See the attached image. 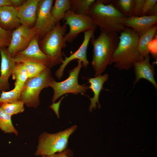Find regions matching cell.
<instances>
[{
    "mask_svg": "<svg viewBox=\"0 0 157 157\" xmlns=\"http://www.w3.org/2000/svg\"><path fill=\"white\" fill-rule=\"evenodd\" d=\"M109 1L96 0L89 11L88 16L100 31L119 33L126 28L127 17Z\"/></svg>",
    "mask_w": 157,
    "mask_h": 157,
    "instance_id": "1",
    "label": "cell"
},
{
    "mask_svg": "<svg viewBox=\"0 0 157 157\" xmlns=\"http://www.w3.org/2000/svg\"><path fill=\"white\" fill-rule=\"evenodd\" d=\"M139 37L131 28L126 27L120 33L119 41L113 53L110 65L119 70H127L136 62L144 59L138 47Z\"/></svg>",
    "mask_w": 157,
    "mask_h": 157,
    "instance_id": "2",
    "label": "cell"
},
{
    "mask_svg": "<svg viewBox=\"0 0 157 157\" xmlns=\"http://www.w3.org/2000/svg\"><path fill=\"white\" fill-rule=\"evenodd\" d=\"M119 36L118 33L102 31L97 38L94 37L90 39L93 47L91 65L94 77L101 75L110 65Z\"/></svg>",
    "mask_w": 157,
    "mask_h": 157,
    "instance_id": "3",
    "label": "cell"
},
{
    "mask_svg": "<svg viewBox=\"0 0 157 157\" xmlns=\"http://www.w3.org/2000/svg\"><path fill=\"white\" fill-rule=\"evenodd\" d=\"M66 31L67 25H62L58 22L40 42V48L48 58L51 68L62 63L64 60L62 50L67 46L64 37Z\"/></svg>",
    "mask_w": 157,
    "mask_h": 157,
    "instance_id": "4",
    "label": "cell"
},
{
    "mask_svg": "<svg viewBox=\"0 0 157 157\" xmlns=\"http://www.w3.org/2000/svg\"><path fill=\"white\" fill-rule=\"evenodd\" d=\"M77 128L75 125L54 133H42L38 138L35 155L45 156L63 151L67 148L68 139Z\"/></svg>",
    "mask_w": 157,
    "mask_h": 157,
    "instance_id": "5",
    "label": "cell"
},
{
    "mask_svg": "<svg viewBox=\"0 0 157 157\" xmlns=\"http://www.w3.org/2000/svg\"><path fill=\"white\" fill-rule=\"evenodd\" d=\"M54 79L49 67L37 76L28 78L22 90L20 100L28 107L37 108L40 104V92L43 88L49 87Z\"/></svg>",
    "mask_w": 157,
    "mask_h": 157,
    "instance_id": "6",
    "label": "cell"
},
{
    "mask_svg": "<svg viewBox=\"0 0 157 157\" xmlns=\"http://www.w3.org/2000/svg\"><path fill=\"white\" fill-rule=\"evenodd\" d=\"M77 60V66L69 71L68 78L60 82L56 81L54 79L51 83L49 87L52 88L54 91L52 100L53 103H54L60 97L66 94L71 93L77 95L80 93L84 94L89 89L87 85H80L78 83V75L82 65L80 60Z\"/></svg>",
    "mask_w": 157,
    "mask_h": 157,
    "instance_id": "7",
    "label": "cell"
},
{
    "mask_svg": "<svg viewBox=\"0 0 157 157\" xmlns=\"http://www.w3.org/2000/svg\"><path fill=\"white\" fill-rule=\"evenodd\" d=\"M64 24L69 27L68 33L64 36L66 42H71L81 32L84 33L91 29L96 30L97 26L88 16L78 15L70 10L66 12L63 19Z\"/></svg>",
    "mask_w": 157,
    "mask_h": 157,
    "instance_id": "8",
    "label": "cell"
},
{
    "mask_svg": "<svg viewBox=\"0 0 157 157\" xmlns=\"http://www.w3.org/2000/svg\"><path fill=\"white\" fill-rule=\"evenodd\" d=\"M53 0H40L35 24L34 26L39 38L42 39L57 23L51 14Z\"/></svg>",
    "mask_w": 157,
    "mask_h": 157,
    "instance_id": "9",
    "label": "cell"
},
{
    "mask_svg": "<svg viewBox=\"0 0 157 157\" xmlns=\"http://www.w3.org/2000/svg\"><path fill=\"white\" fill-rule=\"evenodd\" d=\"M37 35L34 27L21 25L15 28L12 33L11 41L7 49L11 56L13 58L17 53L26 49Z\"/></svg>",
    "mask_w": 157,
    "mask_h": 157,
    "instance_id": "10",
    "label": "cell"
},
{
    "mask_svg": "<svg viewBox=\"0 0 157 157\" xmlns=\"http://www.w3.org/2000/svg\"><path fill=\"white\" fill-rule=\"evenodd\" d=\"M39 38L37 35L32 39L26 49L15 55L13 58L16 63L33 61L41 63L49 67L48 58L40 48Z\"/></svg>",
    "mask_w": 157,
    "mask_h": 157,
    "instance_id": "11",
    "label": "cell"
},
{
    "mask_svg": "<svg viewBox=\"0 0 157 157\" xmlns=\"http://www.w3.org/2000/svg\"><path fill=\"white\" fill-rule=\"evenodd\" d=\"M96 30L91 29L84 32L83 42L78 49L69 57L65 56L62 64L55 73L56 77L60 80L63 76V73L67 64L73 60H78L82 62V67L86 68L89 64L87 56V51L88 45L91 38L94 37V33Z\"/></svg>",
    "mask_w": 157,
    "mask_h": 157,
    "instance_id": "12",
    "label": "cell"
},
{
    "mask_svg": "<svg viewBox=\"0 0 157 157\" xmlns=\"http://www.w3.org/2000/svg\"><path fill=\"white\" fill-rule=\"evenodd\" d=\"M1 57L0 71V95L2 91H6L10 88L8 79L12 75L13 69L16 64L13 58L7 49L0 47Z\"/></svg>",
    "mask_w": 157,
    "mask_h": 157,
    "instance_id": "13",
    "label": "cell"
},
{
    "mask_svg": "<svg viewBox=\"0 0 157 157\" xmlns=\"http://www.w3.org/2000/svg\"><path fill=\"white\" fill-rule=\"evenodd\" d=\"M149 55L144 59L135 62L134 64V71L135 79L134 86L141 79H145L151 83L155 89H157V84L154 79L155 74L154 64H151Z\"/></svg>",
    "mask_w": 157,
    "mask_h": 157,
    "instance_id": "14",
    "label": "cell"
},
{
    "mask_svg": "<svg viewBox=\"0 0 157 157\" xmlns=\"http://www.w3.org/2000/svg\"><path fill=\"white\" fill-rule=\"evenodd\" d=\"M40 0L25 1L22 5L16 8L22 25L31 27L36 22Z\"/></svg>",
    "mask_w": 157,
    "mask_h": 157,
    "instance_id": "15",
    "label": "cell"
},
{
    "mask_svg": "<svg viewBox=\"0 0 157 157\" xmlns=\"http://www.w3.org/2000/svg\"><path fill=\"white\" fill-rule=\"evenodd\" d=\"M157 22V15L131 16L127 17L125 25L132 29L140 37Z\"/></svg>",
    "mask_w": 157,
    "mask_h": 157,
    "instance_id": "16",
    "label": "cell"
},
{
    "mask_svg": "<svg viewBox=\"0 0 157 157\" xmlns=\"http://www.w3.org/2000/svg\"><path fill=\"white\" fill-rule=\"evenodd\" d=\"M108 74L106 73L94 78H89L88 79L89 83L90 84L88 88L92 90L94 94L92 98H89L90 104L89 107V110L90 112H91L93 108L96 109V107H97V103L98 104L99 108H101L99 100V95L101 90L103 89L104 83L108 80Z\"/></svg>",
    "mask_w": 157,
    "mask_h": 157,
    "instance_id": "17",
    "label": "cell"
},
{
    "mask_svg": "<svg viewBox=\"0 0 157 157\" xmlns=\"http://www.w3.org/2000/svg\"><path fill=\"white\" fill-rule=\"evenodd\" d=\"M0 20L1 25L10 28H16L20 25L17 8L12 6L0 8Z\"/></svg>",
    "mask_w": 157,
    "mask_h": 157,
    "instance_id": "18",
    "label": "cell"
},
{
    "mask_svg": "<svg viewBox=\"0 0 157 157\" xmlns=\"http://www.w3.org/2000/svg\"><path fill=\"white\" fill-rule=\"evenodd\" d=\"M157 26L156 24L153 26L140 37L138 42V47L139 51L141 56L144 58L149 55L148 46L156 35Z\"/></svg>",
    "mask_w": 157,
    "mask_h": 157,
    "instance_id": "19",
    "label": "cell"
},
{
    "mask_svg": "<svg viewBox=\"0 0 157 157\" xmlns=\"http://www.w3.org/2000/svg\"><path fill=\"white\" fill-rule=\"evenodd\" d=\"M70 8L69 0L55 1L51 9V14L56 23L64 19L66 12L70 10Z\"/></svg>",
    "mask_w": 157,
    "mask_h": 157,
    "instance_id": "20",
    "label": "cell"
},
{
    "mask_svg": "<svg viewBox=\"0 0 157 157\" xmlns=\"http://www.w3.org/2000/svg\"><path fill=\"white\" fill-rule=\"evenodd\" d=\"M14 88L10 91H2L0 95V107L5 103H13L20 100L24 85L19 84H14Z\"/></svg>",
    "mask_w": 157,
    "mask_h": 157,
    "instance_id": "21",
    "label": "cell"
},
{
    "mask_svg": "<svg viewBox=\"0 0 157 157\" xmlns=\"http://www.w3.org/2000/svg\"><path fill=\"white\" fill-rule=\"evenodd\" d=\"M70 10L79 15L88 16L90 7L95 0H69Z\"/></svg>",
    "mask_w": 157,
    "mask_h": 157,
    "instance_id": "22",
    "label": "cell"
},
{
    "mask_svg": "<svg viewBox=\"0 0 157 157\" xmlns=\"http://www.w3.org/2000/svg\"><path fill=\"white\" fill-rule=\"evenodd\" d=\"M11 117L0 107V129L5 133H14L17 135L18 132L12 124Z\"/></svg>",
    "mask_w": 157,
    "mask_h": 157,
    "instance_id": "23",
    "label": "cell"
},
{
    "mask_svg": "<svg viewBox=\"0 0 157 157\" xmlns=\"http://www.w3.org/2000/svg\"><path fill=\"white\" fill-rule=\"evenodd\" d=\"M12 76V78L15 80V83L24 85L28 78L24 63L16 64L13 69Z\"/></svg>",
    "mask_w": 157,
    "mask_h": 157,
    "instance_id": "24",
    "label": "cell"
},
{
    "mask_svg": "<svg viewBox=\"0 0 157 157\" xmlns=\"http://www.w3.org/2000/svg\"><path fill=\"white\" fill-rule=\"evenodd\" d=\"M28 78L36 76L49 66L44 64L33 61L24 63Z\"/></svg>",
    "mask_w": 157,
    "mask_h": 157,
    "instance_id": "25",
    "label": "cell"
},
{
    "mask_svg": "<svg viewBox=\"0 0 157 157\" xmlns=\"http://www.w3.org/2000/svg\"><path fill=\"white\" fill-rule=\"evenodd\" d=\"M24 105L23 102L20 100L13 103L4 104L0 107L6 113L12 116L23 112Z\"/></svg>",
    "mask_w": 157,
    "mask_h": 157,
    "instance_id": "26",
    "label": "cell"
},
{
    "mask_svg": "<svg viewBox=\"0 0 157 157\" xmlns=\"http://www.w3.org/2000/svg\"><path fill=\"white\" fill-rule=\"evenodd\" d=\"M12 32L0 26V47L8 46L11 39Z\"/></svg>",
    "mask_w": 157,
    "mask_h": 157,
    "instance_id": "27",
    "label": "cell"
},
{
    "mask_svg": "<svg viewBox=\"0 0 157 157\" xmlns=\"http://www.w3.org/2000/svg\"><path fill=\"white\" fill-rule=\"evenodd\" d=\"M133 1V0H119L117 3L123 11L130 17L131 16Z\"/></svg>",
    "mask_w": 157,
    "mask_h": 157,
    "instance_id": "28",
    "label": "cell"
},
{
    "mask_svg": "<svg viewBox=\"0 0 157 157\" xmlns=\"http://www.w3.org/2000/svg\"><path fill=\"white\" fill-rule=\"evenodd\" d=\"M145 1V0H134L131 16L138 17L139 16V15H141Z\"/></svg>",
    "mask_w": 157,
    "mask_h": 157,
    "instance_id": "29",
    "label": "cell"
},
{
    "mask_svg": "<svg viewBox=\"0 0 157 157\" xmlns=\"http://www.w3.org/2000/svg\"><path fill=\"white\" fill-rule=\"evenodd\" d=\"M149 53H150L155 60L157 57V36L156 35L148 46Z\"/></svg>",
    "mask_w": 157,
    "mask_h": 157,
    "instance_id": "30",
    "label": "cell"
},
{
    "mask_svg": "<svg viewBox=\"0 0 157 157\" xmlns=\"http://www.w3.org/2000/svg\"><path fill=\"white\" fill-rule=\"evenodd\" d=\"M157 0H145L142 7L141 15H145L157 3Z\"/></svg>",
    "mask_w": 157,
    "mask_h": 157,
    "instance_id": "31",
    "label": "cell"
},
{
    "mask_svg": "<svg viewBox=\"0 0 157 157\" xmlns=\"http://www.w3.org/2000/svg\"><path fill=\"white\" fill-rule=\"evenodd\" d=\"M42 157H74V156L72 151L67 148L61 152L56 153L50 156Z\"/></svg>",
    "mask_w": 157,
    "mask_h": 157,
    "instance_id": "32",
    "label": "cell"
},
{
    "mask_svg": "<svg viewBox=\"0 0 157 157\" xmlns=\"http://www.w3.org/2000/svg\"><path fill=\"white\" fill-rule=\"evenodd\" d=\"M11 1L12 6L17 8L22 5L25 1L23 0H11Z\"/></svg>",
    "mask_w": 157,
    "mask_h": 157,
    "instance_id": "33",
    "label": "cell"
},
{
    "mask_svg": "<svg viewBox=\"0 0 157 157\" xmlns=\"http://www.w3.org/2000/svg\"><path fill=\"white\" fill-rule=\"evenodd\" d=\"M61 101V100H60L59 102L55 104H53L50 106V107L54 110L58 118H59L60 117L58 113V108Z\"/></svg>",
    "mask_w": 157,
    "mask_h": 157,
    "instance_id": "34",
    "label": "cell"
},
{
    "mask_svg": "<svg viewBox=\"0 0 157 157\" xmlns=\"http://www.w3.org/2000/svg\"><path fill=\"white\" fill-rule=\"evenodd\" d=\"M147 15H157V3L147 13Z\"/></svg>",
    "mask_w": 157,
    "mask_h": 157,
    "instance_id": "35",
    "label": "cell"
},
{
    "mask_svg": "<svg viewBox=\"0 0 157 157\" xmlns=\"http://www.w3.org/2000/svg\"><path fill=\"white\" fill-rule=\"evenodd\" d=\"M9 6H12L11 0H0V8Z\"/></svg>",
    "mask_w": 157,
    "mask_h": 157,
    "instance_id": "36",
    "label": "cell"
},
{
    "mask_svg": "<svg viewBox=\"0 0 157 157\" xmlns=\"http://www.w3.org/2000/svg\"><path fill=\"white\" fill-rule=\"evenodd\" d=\"M0 24L1 25V21H0Z\"/></svg>",
    "mask_w": 157,
    "mask_h": 157,
    "instance_id": "37",
    "label": "cell"
},
{
    "mask_svg": "<svg viewBox=\"0 0 157 157\" xmlns=\"http://www.w3.org/2000/svg\"></svg>",
    "mask_w": 157,
    "mask_h": 157,
    "instance_id": "38",
    "label": "cell"
}]
</instances>
